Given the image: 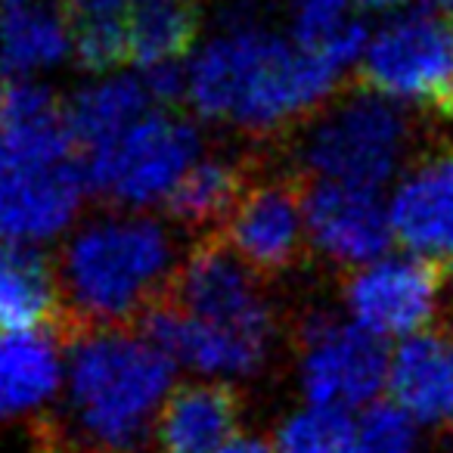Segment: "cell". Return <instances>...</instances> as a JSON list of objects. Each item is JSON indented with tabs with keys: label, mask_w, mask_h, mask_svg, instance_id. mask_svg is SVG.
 Returning <instances> with one entry per match:
<instances>
[{
	"label": "cell",
	"mask_w": 453,
	"mask_h": 453,
	"mask_svg": "<svg viewBox=\"0 0 453 453\" xmlns=\"http://www.w3.org/2000/svg\"><path fill=\"white\" fill-rule=\"evenodd\" d=\"M342 72L286 26L226 7L183 63V96L196 119L242 137L302 127L335 96Z\"/></svg>",
	"instance_id": "6da1fadb"
},
{
	"label": "cell",
	"mask_w": 453,
	"mask_h": 453,
	"mask_svg": "<svg viewBox=\"0 0 453 453\" xmlns=\"http://www.w3.org/2000/svg\"><path fill=\"white\" fill-rule=\"evenodd\" d=\"M180 261L165 220L143 211H109L72 234L59 255L69 333L127 326L168 298Z\"/></svg>",
	"instance_id": "7a4b0ae2"
},
{
	"label": "cell",
	"mask_w": 453,
	"mask_h": 453,
	"mask_svg": "<svg viewBox=\"0 0 453 453\" xmlns=\"http://www.w3.org/2000/svg\"><path fill=\"white\" fill-rule=\"evenodd\" d=\"M177 364L140 329L72 333L65 403L90 453H137L174 391Z\"/></svg>",
	"instance_id": "3957f363"
},
{
	"label": "cell",
	"mask_w": 453,
	"mask_h": 453,
	"mask_svg": "<svg viewBox=\"0 0 453 453\" xmlns=\"http://www.w3.org/2000/svg\"><path fill=\"white\" fill-rule=\"evenodd\" d=\"M410 146L413 125L407 109L364 88L333 96L304 121L296 140V162L311 180L382 189L403 174Z\"/></svg>",
	"instance_id": "277c9868"
},
{
	"label": "cell",
	"mask_w": 453,
	"mask_h": 453,
	"mask_svg": "<svg viewBox=\"0 0 453 453\" xmlns=\"http://www.w3.org/2000/svg\"><path fill=\"white\" fill-rule=\"evenodd\" d=\"M205 156V140L193 119L158 106L125 134L84 156V177L94 196L119 211L165 205L177 183Z\"/></svg>",
	"instance_id": "5b68a950"
},
{
	"label": "cell",
	"mask_w": 453,
	"mask_h": 453,
	"mask_svg": "<svg viewBox=\"0 0 453 453\" xmlns=\"http://www.w3.org/2000/svg\"><path fill=\"white\" fill-rule=\"evenodd\" d=\"M357 69L372 94L444 115L453 96V16L432 7L385 13L366 35Z\"/></svg>",
	"instance_id": "8992f818"
},
{
	"label": "cell",
	"mask_w": 453,
	"mask_h": 453,
	"mask_svg": "<svg viewBox=\"0 0 453 453\" xmlns=\"http://www.w3.org/2000/svg\"><path fill=\"white\" fill-rule=\"evenodd\" d=\"M391 354L385 342L326 311L298 326V379L311 407L366 410L388 388Z\"/></svg>",
	"instance_id": "52a82bcc"
},
{
	"label": "cell",
	"mask_w": 453,
	"mask_h": 453,
	"mask_svg": "<svg viewBox=\"0 0 453 453\" xmlns=\"http://www.w3.org/2000/svg\"><path fill=\"white\" fill-rule=\"evenodd\" d=\"M168 302L187 311L189 317L230 329V333L252 335L273 342L271 302L265 298L258 273L226 246L224 240H208L180 261Z\"/></svg>",
	"instance_id": "ba28073f"
},
{
	"label": "cell",
	"mask_w": 453,
	"mask_h": 453,
	"mask_svg": "<svg viewBox=\"0 0 453 453\" xmlns=\"http://www.w3.org/2000/svg\"><path fill=\"white\" fill-rule=\"evenodd\" d=\"M444 277L447 273L413 255H385L348 277V320L382 342H403L416 333H426L438 311Z\"/></svg>",
	"instance_id": "9c48e42d"
},
{
	"label": "cell",
	"mask_w": 453,
	"mask_h": 453,
	"mask_svg": "<svg viewBox=\"0 0 453 453\" xmlns=\"http://www.w3.org/2000/svg\"><path fill=\"white\" fill-rule=\"evenodd\" d=\"M308 240L342 267H366L385 258L395 242L382 189L339 180H311L302 189Z\"/></svg>",
	"instance_id": "30bf717a"
},
{
	"label": "cell",
	"mask_w": 453,
	"mask_h": 453,
	"mask_svg": "<svg viewBox=\"0 0 453 453\" xmlns=\"http://www.w3.org/2000/svg\"><path fill=\"white\" fill-rule=\"evenodd\" d=\"M388 218L403 252L453 273V146L426 152L403 168L388 196Z\"/></svg>",
	"instance_id": "8fae6325"
},
{
	"label": "cell",
	"mask_w": 453,
	"mask_h": 453,
	"mask_svg": "<svg viewBox=\"0 0 453 453\" xmlns=\"http://www.w3.org/2000/svg\"><path fill=\"white\" fill-rule=\"evenodd\" d=\"M220 240L255 273H283L302 261L308 220L302 189L289 180L249 183L242 199L224 220Z\"/></svg>",
	"instance_id": "7c38bea8"
},
{
	"label": "cell",
	"mask_w": 453,
	"mask_h": 453,
	"mask_svg": "<svg viewBox=\"0 0 453 453\" xmlns=\"http://www.w3.org/2000/svg\"><path fill=\"white\" fill-rule=\"evenodd\" d=\"M90 193L78 158L0 174V242L41 246L75 224Z\"/></svg>",
	"instance_id": "4fadbf2b"
},
{
	"label": "cell",
	"mask_w": 453,
	"mask_h": 453,
	"mask_svg": "<svg viewBox=\"0 0 453 453\" xmlns=\"http://www.w3.org/2000/svg\"><path fill=\"white\" fill-rule=\"evenodd\" d=\"M140 333L158 345L177 366L205 379H249L267 364L273 342L230 333L211 323L189 317L168 298L140 317Z\"/></svg>",
	"instance_id": "5bb4252c"
},
{
	"label": "cell",
	"mask_w": 453,
	"mask_h": 453,
	"mask_svg": "<svg viewBox=\"0 0 453 453\" xmlns=\"http://www.w3.org/2000/svg\"><path fill=\"white\" fill-rule=\"evenodd\" d=\"M65 106L47 84H10L0 109V174L75 158Z\"/></svg>",
	"instance_id": "9a60e30c"
},
{
	"label": "cell",
	"mask_w": 453,
	"mask_h": 453,
	"mask_svg": "<svg viewBox=\"0 0 453 453\" xmlns=\"http://www.w3.org/2000/svg\"><path fill=\"white\" fill-rule=\"evenodd\" d=\"M388 395L416 426L453 428V335L426 329L397 342L388 364Z\"/></svg>",
	"instance_id": "2e32d148"
},
{
	"label": "cell",
	"mask_w": 453,
	"mask_h": 453,
	"mask_svg": "<svg viewBox=\"0 0 453 453\" xmlns=\"http://www.w3.org/2000/svg\"><path fill=\"white\" fill-rule=\"evenodd\" d=\"M72 59L69 16L59 7H0V78L10 84H44Z\"/></svg>",
	"instance_id": "e0dca14e"
},
{
	"label": "cell",
	"mask_w": 453,
	"mask_h": 453,
	"mask_svg": "<svg viewBox=\"0 0 453 453\" xmlns=\"http://www.w3.org/2000/svg\"><path fill=\"white\" fill-rule=\"evenodd\" d=\"M65 326L59 261L38 246L0 242V333Z\"/></svg>",
	"instance_id": "ac0fdd59"
},
{
	"label": "cell",
	"mask_w": 453,
	"mask_h": 453,
	"mask_svg": "<svg viewBox=\"0 0 453 453\" xmlns=\"http://www.w3.org/2000/svg\"><path fill=\"white\" fill-rule=\"evenodd\" d=\"M150 81L140 72H94L65 100V121L78 146L96 150L158 109Z\"/></svg>",
	"instance_id": "d6986e66"
},
{
	"label": "cell",
	"mask_w": 453,
	"mask_h": 453,
	"mask_svg": "<svg viewBox=\"0 0 453 453\" xmlns=\"http://www.w3.org/2000/svg\"><path fill=\"white\" fill-rule=\"evenodd\" d=\"M240 397L224 382H187L171 391L156 422L158 453H218L236 438Z\"/></svg>",
	"instance_id": "ffe728a7"
},
{
	"label": "cell",
	"mask_w": 453,
	"mask_h": 453,
	"mask_svg": "<svg viewBox=\"0 0 453 453\" xmlns=\"http://www.w3.org/2000/svg\"><path fill=\"white\" fill-rule=\"evenodd\" d=\"M59 388H65V354L53 329L0 333V422L38 413Z\"/></svg>",
	"instance_id": "44dd1931"
},
{
	"label": "cell",
	"mask_w": 453,
	"mask_h": 453,
	"mask_svg": "<svg viewBox=\"0 0 453 453\" xmlns=\"http://www.w3.org/2000/svg\"><path fill=\"white\" fill-rule=\"evenodd\" d=\"M196 41V19L187 4L134 7L127 59L150 81L162 106L174 96H183V63L193 53Z\"/></svg>",
	"instance_id": "7402d4cb"
},
{
	"label": "cell",
	"mask_w": 453,
	"mask_h": 453,
	"mask_svg": "<svg viewBox=\"0 0 453 453\" xmlns=\"http://www.w3.org/2000/svg\"><path fill=\"white\" fill-rule=\"evenodd\" d=\"M360 0H283L286 28L339 72L364 57L370 28L360 19Z\"/></svg>",
	"instance_id": "603a6c76"
},
{
	"label": "cell",
	"mask_w": 453,
	"mask_h": 453,
	"mask_svg": "<svg viewBox=\"0 0 453 453\" xmlns=\"http://www.w3.org/2000/svg\"><path fill=\"white\" fill-rule=\"evenodd\" d=\"M246 187V174L234 158L202 156L168 196L165 211L174 224L189 226V230L224 226Z\"/></svg>",
	"instance_id": "cb8c5ba5"
},
{
	"label": "cell",
	"mask_w": 453,
	"mask_h": 453,
	"mask_svg": "<svg viewBox=\"0 0 453 453\" xmlns=\"http://www.w3.org/2000/svg\"><path fill=\"white\" fill-rule=\"evenodd\" d=\"M75 63L94 72H112L131 53L134 7L127 0H72L65 10Z\"/></svg>",
	"instance_id": "d4e9b609"
},
{
	"label": "cell",
	"mask_w": 453,
	"mask_h": 453,
	"mask_svg": "<svg viewBox=\"0 0 453 453\" xmlns=\"http://www.w3.org/2000/svg\"><path fill=\"white\" fill-rule=\"evenodd\" d=\"M277 453H357V419L345 410L304 407L280 426Z\"/></svg>",
	"instance_id": "484cf974"
},
{
	"label": "cell",
	"mask_w": 453,
	"mask_h": 453,
	"mask_svg": "<svg viewBox=\"0 0 453 453\" xmlns=\"http://www.w3.org/2000/svg\"><path fill=\"white\" fill-rule=\"evenodd\" d=\"M357 453H419V426L391 401H376L357 416Z\"/></svg>",
	"instance_id": "4316f807"
},
{
	"label": "cell",
	"mask_w": 453,
	"mask_h": 453,
	"mask_svg": "<svg viewBox=\"0 0 453 453\" xmlns=\"http://www.w3.org/2000/svg\"><path fill=\"white\" fill-rule=\"evenodd\" d=\"M218 453H277L267 441L255 438V434H236L234 441H226Z\"/></svg>",
	"instance_id": "83f0119b"
},
{
	"label": "cell",
	"mask_w": 453,
	"mask_h": 453,
	"mask_svg": "<svg viewBox=\"0 0 453 453\" xmlns=\"http://www.w3.org/2000/svg\"><path fill=\"white\" fill-rule=\"evenodd\" d=\"M35 453H90V450H78V447L65 444V441L50 438V441H44V444L35 447Z\"/></svg>",
	"instance_id": "f1b7e54d"
},
{
	"label": "cell",
	"mask_w": 453,
	"mask_h": 453,
	"mask_svg": "<svg viewBox=\"0 0 453 453\" xmlns=\"http://www.w3.org/2000/svg\"><path fill=\"white\" fill-rule=\"evenodd\" d=\"M360 4L370 10H382V13H395V10H401L407 0H360Z\"/></svg>",
	"instance_id": "f546056e"
},
{
	"label": "cell",
	"mask_w": 453,
	"mask_h": 453,
	"mask_svg": "<svg viewBox=\"0 0 453 453\" xmlns=\"http://www.w3.org/2000/svg\"><path fill=\"white\" fill-rule=\"evenodd\" d=\"M426 4H428L432 10H438V13L453 16V0H426Z\"/></svg>",
	"instance_id": "4dcf8cb0"
},
{
	"label": "cell",
	"mask_w": 453,
	"mask_h": 453,
	"mask_svg": "<svg viewBox=\"0 0 453 453\" xmlns=\"http://www.w3.org/2000/svg\"><path fill=\"white\" fill-rule=\"evenodd\" d=\"M131 7H152V4H187V0H127Z\"/></svg>",
	"instance_id": "1f68e13d"
},
{
	"label": "cell",
	"mask_w": 453,
	"mask_h": 453,
	"mask_svg": "<svg viewBox=\"0 0 453 453\" xmlns=\"http://www.w3.org/2000/svg\"><path fill=\"white\" fill-rule=\"evenodd\" d=\"M26 4H50V0H0V7H26Z\"/></svg>",
	"instance_id": "d6a6232c"
},
{
	"label": "cell",
	"mask_w": 453,
	"mask_h": 453,
	"mask_svg": "<svg viewBox=\"0 0 453 453\" xmlns=\"http://www.w3.org/2000/svg\"><path fill=\"white\" fill-rule=\"evenodd\" d=\"M0 109H4V94H0Z\"/></svg>",
	"instance_id": "836d02e7"
}]
</instances>
